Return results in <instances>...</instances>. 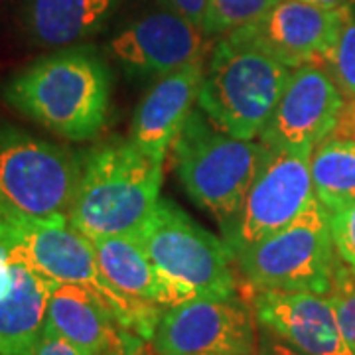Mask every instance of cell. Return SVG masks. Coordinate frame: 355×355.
Returning a JSON list of instances; mask_svg holds the SVG:
<instances>
[{"mask_svg":"<svg viewBox=\"0 0 355 355\" xmlns=\"http://www.w3.org/2000/svg\"><path fill=\"white\" fill-rule=\"evenodd\" d=\"M113 79L93 46L58 48L14 73L4 101L26 119L62 139H95L107 123Z\"/></svg>","mask_w":355,"mask_h":355,"instance_id":"obj_1","label":"cell"},{"mask_svg":"<svg viewBox=\"0 0 355 355\" xmlns=\"http://www.w3.org/2000/svg\"><path fill=\"white\" fill-rule=\"evenodd\" d=\"M0 243L12 261H20L58 284H83L113 310L121 328L153 342L162 306L130 298L103 277L95 249L67 217L28 216L0 198Z\"/></svg>","mask_w":355,"mask_h":355,"instance_id":"obj_2","label":"cell"},{"mask_svg":"<svg viewBox=\"0 0 355 355\" xmlns=\"http://www.w3.org/2000/svg\"><path fill=\"white\" fill-rule=\"evenodd\" d=\"M291 73L253 26H243L223 34L209 51L198 107L231 137L259 139Z\"/></svg>","mask_w":355,"mask_h":355,"instance_id":"obj_3","label":"cell"},{"mask_svg":"<svg viewBox=\"0 0 355 355\" xmlns=\"http://www.w3.org/2000/svg\"><path fill=\"white\" fill-rule=\"evenodd\" d=\"M162 164L132 139L83 153L69 223L87 239L135 235L160 202Z\"/></svg>","mask_w":355,"mask_h":355,"instance_id":"obj_4","label":"cell"},{"mask_svg":"<svg viewBox=\"0 0 355 355\" xmlns=\"http://www.w3.org/2000/svg\"><path fill=\"white\" fill-rule=\"evenodd\" d=\"M266 146L261 140L231 137L193 109L172 144L174 166L182 188L223 227L239 209Z\"/></svg>","mask_w":355,"mask_h":355,"instance_id":"obj_5","label":"cell"},{"mask_svg":"<svg viewBox=\"0 0 355 355\" xmlns=\"http://www.w3.org/2000/svg\"><path fill=\"white\" fill-rule=\"evenodd\" d=\"M135 237L153 265L193 298L239 296L227 245L174 202L160 198Z\"/></svg>","mask_w":355,"mask_h":355,"instance_id":"obj_6","label":"cell"},{"mask_svg":"<svg viewBox=\"0 0 355 355\" xmlns=\"http://www.w3.org/2000/svg\"><path fill=\"white\" fill-rule=\"evenodd\" d=\"M336 259L330 211L314 198L292 223L245 249L233 263L251 288L328 294Z\"/></svg>","mask_w":355,"mask_h":355,"instance_id":"obj_7","label":"cell"},{"mask_svg":"<svg viewBox=\"0 0 355 355\" xmlns=\"http://www.w3.org/2000/svg\"><path fill=\"white\" fill-rule=\"evenodd\" d=\"M81 156L50 140L0 127V198L28 216L67 217Z\"/></svg>","mask_w":355,"mask_h":355,"instance_id":"obj_8","label":"cell"},{"mask_svg":"<svg viewBox=\"0 0 355 355\" xmlns=\"http://www.w3.org/2000/svg\"><path fill=\"white\" fill-rule=\"evenodd\" d=\"M314 148H268L239 209L221 227L235 259L251 245L292 223L316 198L310 160Z\"/></svg>","mask_w":355,"mask_h":355,"instance_id":"obj_9","label":"cell"},{"mask_svg":"<svg viewBox=\"0 0 355 355\" xmlns=\"http://www.w3.org/2000/svg\"><path fill=\"white\" fill-rule=\"evenodd\" d=\"M241 298H193L166 308L153 336L158 355H200L223 349H257L259 324Z\"/></svg>","mask_w":355,"mask_h":355,"instance_id":"obj_10","label":"cell"},{"mask_svg":"<svg viewBox=\"0 0 355 355\" xmlns=\"http://www.w3.org/2000/svg\"><path fill=\"white\" fill-rule=\"evenodd\" d=\"M207 40L200 26L162 6L127 24L109 51L130 79H160L190 64L205 62Z\"/></svg>","mask_w":355,"mask_h":355,"instance_id":"obj_11","label":"cell"},{"mask_svg":"<svg viewBox=\"0 0 355 355\" xmlns=\"http://www.w3.org/2000/svg\"><path fill=\"white\" fill-rule=\"evenodd\" d=\"M343 105L345 95L326 65H296L259 140L268 148H316L334 130Z\"/></svg>","mask_w":355,"mask_h":355,"instance_id":"obj_12","label":"cell"},{"mask_svg":"<svg viewBox=\"0 0 355 355\" xmlns=\"http://www.w3.org/2000/svg\"><path fill=\"white\" fill-rule=\"evenodd\" d=\"M239 296L251 304L259 326L275 331L304 355H355L326 294L263 291L245 284Z\"/></svg>","mask_w":355,"mask_h":355,"instance_id":"obj_13","label":"cell"},{"mask_svg":"<svg viewBox=\"0 0 355 355\" xmlns=\"http://www.w3.org/2000/svg\"><path fill=\"white\" fill-rule=\"evenodd\" d=\"M352 8L330 10L302 0H280L251 26L291 67L324 64Z\"/></svg>","mask_w":355,"mask_h":355,"instance_id":"obj_14","label":"cell"},{"mask_svg":"<svg viewBox=\"0 0 355 355\" xmlns=\"http://www.w3.org/2000/svg\"><path fill=\"white\" fill-rule=\"evenodd\" d=\"M205 64H190L156 79L135 111L132 137L144 153L164 162L166 154L198 103Z\"/></svg>","mask_w":355,"mask_h":355,"instance_id":"obj_15","label":"cell"},{"mask_svg":"<svg viewBox=\"0 0 355 355\" xmlns=\"http://www.w3.org/2000/svg\"><path fill=\"white\" fill-rule=\"evenodd\" d=\"M46 330L73 343L81 354L107 355L123 328L95 291L83 284H55L46 308Z\"/></svg>","mask_w":355,"mask_h":355,"instance_id":"obj_16","label":"cell"},{"mask_svg":"<svg viewBox=\"0 0 355 355\" xmlns=\"http://www.w3.org/2000/svg\"><path fill=\"white\" fill-rule=\"evenodd\" d=\"M89 241L95 249L103 277L119 292L162 308L193 300L190 292L172 282L153 265L135 235H113Z\"/></svg>","mask_w":355,"mask_h":355,"instance_id":"obj_17","label":"cell"},{"mask_svg":"<svg viewBox=\"0 0 355 355\" xmlns=\"http://www.w3.org/2000/svg\"><path fill=\"white\" fill-rule=\"evenodd\" d=\"M123 0H24L26 36L40 48H67L101 34Z\"/></svg>","mask_w":355,"mask_h":355,"instance_id":"obj_18","label":"cell"},{"mask_svg":"<svg viewBox=\"0 0 355 355\" xmlns=\"http://www.w3.org/2000/svg\"><path fill=\"white\" fill-rule=\"evenodd\" d=\"M14 282L0 298V355H26L46 328V308L58 284L20 261H12Z\"/></svg>","mask_w":355,"mask_h":355,"instance_id":"obj_19","label":"cell"},{"mask_svg":"<svg viewBox=\"0 0 355 355\" xmlns=\"http://www.w3.org/2000/svg\"><path fill=\"white\" fill-rule=\"evenodd\" d=\"M310 172L316 198L330 214L355 202V99H345L334 130L316 144Z\"/></svg>","mask_w":355,"mask_h":355,"instance_id":"obj_20","label":"cell"},{"mask_svg":"<svg viewBox=\"0 0 355 355\" xmlns=\"http://www.w3.org/2000/svg\"><path fill=\"white\" fill-rule=\"evenodd\" d=\"M280 0H209L202 30L216 38L243 26L259 22Z\"/></svg>","mask_w":355,"mask_h":355,"instance_id":"obj_21","label":"cell"},{"mask_svg":"<svg viewBox=\"0 0 355 355\" xmlns=\"http://www.w3.org/2000/svg\"><path fill=\"white\" fill-rule=\"evenodd\" d=\"M336 310L343 338L355 354V270L338 254L331 288L326 294Z\"/></svg>","mask_w":355,"mask_h":355,"instance_id":"obj_22","label":"cell"},{"mask_svg":"<svg viewBox=\"0 0 355 355\" xmlns=\"http://www.w3.org/2000/svg\"><path fill=\"white\" fill-rule=\"evenodd\" d=\"M322 65L328 67L343 95L355 99V4Z\"/></svg>","mask_w":355,"mask_h":355,"instance_id":"obj_23","label":"cell"},{"mask_svg":"<svg viewBox=\"0 0 355 355\" xmlns=\"http://www.w3.org/2000/svg\"><path fill=\"white\" fill-rule=\"evenodd\" d=\"M330 225L336 251L355 270V202L330 214Z\"/></svg>","mask_w":355,"mask_h":355,"instance_id":"obj_24","label":"cell"},{"mask_svg":"<svg viewBox=\"0 0 355 355\" xmlns=\"http://www.w3.org/2000/svg\"><path fill=\"white\" fill-rule=\"evenodd\" d=\"M26 355H85L77 349L73 343L64 340L62 336L53 334V331L46 330L42 331L40 340L34 343V347Z\"/></svg>","mask_w":355,"mask_h":355,"instance_id":"obj_25","label":"cell"},{"mask_svg":"<svg viewBox=\"0 0 355 355\" xmlns=\"http://www.w3.org/2000/svg\"><path fill=\"white\" fill-rule=\"evenodd\" d=\"M257 355H304L284 342L275 331L266 330L265 326H259L257 331Z\"/></svg>","mask_w":355,"mask_h":355,"instance_id":"obj_26","label":"cell"},{"mask_svg":"<svg viewBox=\"0 0 355 355\" xmlns=\"http://www.w3.org/2000/svg\"><path fill=\"white\" fill-rule=\"evenodd\" d=\"M107 355H158L154 352L153 342L130 330H121V338Z\"/></svg>","mask_w":355,"mask_h":355,"instance_id":"obj_27","label":"cell"},{"mask_svg":"<svg viewBox=\"0 0 355 355\" xmlns=\"http://www.w3.org/2000/svg\"><path fill=\"white\" fill-rule=\"evenodd\" d=\"M162 4L176 10L178 14H182L184 18H188L190 22L202 28L209 0H162Z\"/></svg>","mask_w":355,"mask_h":355,"instance_id":"obj_28","label":"cell"},{"mask_svg":"<svg viewBox=\"0 0 355 355\" xmlns=\"http://www.w3.org/2000/svg\"><path fill=\"white\" fill-rule=\"evenodd\" d=\"M302 2L314 4V6H320V8H330V10H336V8H349V6L355 4V0H302Z\"/></svg>","mask_w":355,"mask_h":355,"instance_id":"obj_29","label":"cell"},{"mask_svg":"<svg viewBox=\"0 0 355 355\" xmlns=\"http://www.w3.org/2000/svg\"><path fill=\"white\" fill-rule=\"evenodd\" d=\"M200 355H257V349H223V352H209Z\"/></svg>","mask_w":355,"mask_h":355,"instance_id":"obj_30","label":"cell"}]
</instances>
